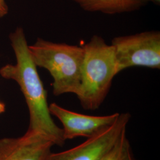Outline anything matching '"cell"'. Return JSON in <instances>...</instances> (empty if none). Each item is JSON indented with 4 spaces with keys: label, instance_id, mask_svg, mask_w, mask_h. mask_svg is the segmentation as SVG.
<instances>
[{
    "label": "cell",
    "instance_id": "cell-10",
    "mask_svg": "<svg viewBox=\"0 0 160 160\" xmlns=\"http://www.w3.org/2000/svg\"><path fill=\"white\" fill-rule=\"evenodd\" d=\"M7 12V7L5 2L0 1V17L4 16Z\"/></svg>",
    "mask_w": 160,
    "mask_h": 160
},
{
    "label": "cell",
    "instance_id": "cell-7",
    "mask_svg": "<svg viewBox=\"0 0 160 160\" xmlns=\"http://www.w3.org/2000/svg\"><path fill=\"white\" fill-rule=\"evenodd\" d=\"M54 143L45 135L28 132L0 139V160H46Z\"/></svg>",
    "mask_w": 160,
    "mask_h": 160
},
{
    "label": "cell",
    "instance_id": "cell-3",
    "mask_svg": "<svg viewBox=\"0 0 160 160\" xmlns=\"http://www.w3.org/2000/svg\"><path fill=\"white\" fill-rule=\"evenodd\" d=\"M29 49L36 65L46 69L51 75L55 96L68 93L77 95L85 55L84 46L38 38L34 44L29 46Z\"/></svg>",
    "mask_w": 160,
    "mask_h": 160
},
{
    "label": "cell",
    "instance_id": "cell-5",
    "mask_svg": "<svg viewBox=\"0 0 160 160\" xmlns=\"http://www.w3.org/2000/svg\"><path fill=\"white\" fill-rule=\"evenodd\" d=\"M129 113H119L114 123L73 148L51 153L46 160H100L126 133L131 119Z\"/></svg>",
    "mask_w": 160,
    "mask_h": 160
},
{
    "label": "cell",
    "instance_id": "cell-8",
    "mask_svg": "<svg viewBox=\"0 0 160 160\" xmlns=\"http://www.w3.org/2000/svg\"><path fill=\"white\" fill-rule=\"evenodd\" d=\"M88 12L107 14L130 12L139 10L149 0H71Z\"/></svg>",
    "mask_w": 160,
    "mask_h": 160
},
{
    "label": "cell",
    "instance_id": "cell-2",
    "mask_svg": "<svg viewBox=\"0 0 160 160\" xmlns=\"http://www.w3.org/2000/svg\"><path fill=\"white\" fill-rule=\"evenodd\" d=\"M83 46L85 55L77 97L83 109L95 110L104 102L118 74L114 49L98 35L92 36Z\"/></svg>",
    "mask_w": 160,
    "mask_h": 160
},
{
    "label": "cell",
    "instance_id": "cell-1",
    "mask_svg": "<svg viewBox=\"0 0 160 160\" xmlns=\"http://www.w3.org/2000/svg\"><path fill=\"white\" fill-rule=\"evenodd\" d=\"M10 39L17 63L1 68L0 75L6 79L15 80L20 87L29 109L30 120L27 132L43 134L54 145L62 147L65 141L63 130L52 118L46 90L31 57L23 29L18 28L11 34Z\"/></svg>",
    "mask_w": 160,
    "mask_h": 160
},
{
    "label": "cell",
    "instance_id": "cell-12",
    "mask_svg": "<svg viewBox=\"0 0 160 160\" xmlns=\"http://www.w3.org/2000/svg\"><path fill=\"white\" fill-rule=\"evenodd\" d=\"M149 2H151L156 5H160V0H149Z\"/></svg>",
    "mask_w": 160,
    "mask_h": 160
},
{
    "label": "cell",
    "instance_id": "cell-9",
    "mask_svg": "<svg viewBox=\"0 0 160 160\" xmlns=\"http://www.w3.org/2000/svg\"><path fill=\"white\" fill-rule=\"evenodd\" d=\"M100 160H134L126 133L122 135L114 147Z\"/></svg>",
    "mask_w": 160,
    "mask_h": 160
},
{
    "label": "cell",
    "instance_id": "cell-13",
    "mask_svg": "<svg viewBox=\"0 0 160 160\" xmlns=\"http://www.w3.org/2000/svg\"><path fill=\"white\" fill-rule=\"evenodd\" d=\"M0 1H1V2H5L4 0H0Z\"/></svg>",
    "mask_w": 160,
    "mask_h": 160
},
{
    "label": "cell",
    "instance_id": "cell-11",
    "mask_svg": "<svg viewBox=\"0 0 160 160\" xmlns=\"http://www.w3.org/2000/svg\"><path fill=\"white\" fill-rule=\"evenodd\" d=\"M6 110V106L5 104L1 102H0V113H3Z\"/></svg>",
    "mask_w": 160,
    "mask_h": 160
},
{
    "label": "cell",
    "instance_id": "cell-6",
    "mask_svg": "<svg viewBox=\"0 0 160 160\" xmlns=\"http://www.w3.org/2000/svg\"><path fill=\"white\" fill-rule=\"evenodd\" d=\"M51 115L57 118L63 125L65 140L75 138L92 137L112 125L119 113L107 116H90L80 114L63 108L55 103L49 106Z\"/></svg>",
    "mask_w": 160,
    "mask_h": 160
},
{
    "label": "cell",
    "instance_id": "cell-4",
    "mask_svg": "<svg viewBox=\"0 0 160 160\" xmlns=\"http://www.w3.org/2000/svg\"><path fill=\"white\" fill-rule=\"evenodd\" d=\"M114 49L118 73L132 67L160 69V32L145 31L115 37Z\"/></svg>",
    "mask_w": 160,
    "mask_h": 160
}]
</instances>
